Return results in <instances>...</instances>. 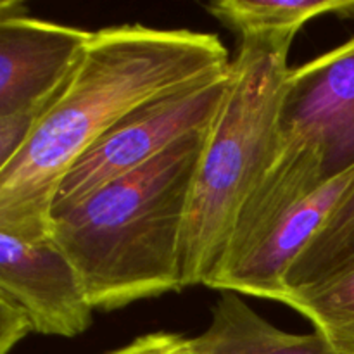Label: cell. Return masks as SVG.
<instances>
[{
  "mask_svg": "<svg viewBox=\"0 0 354 354\" xmlns=\"http://www.w3.org/2000/svg\"><path fill=\"white\" fill-rule=\"evenodd\" d=\"M351 266H354V185L290 266L286 277L287 296L318 286Z\"/></svg>",
  "mask_w": 354,
  "mask_h": 354,
  "instance_id": "obj_10",
  "label": "cell"
},
{
  "mask_svg": "<svg viewBox=\"0 0 354 354\" xmlns=\"http://www.w3.org/2000/svg\"><path fill=\"white\" fill-rule=\"evenodd\" d=\"M211 123L52 214V241L75 268L93 311L183 289V225Z\"/></svg>",
  "mask_w": 354,
  "mask_h": 354,
  "instance_id": "obj_2",
  "label": "cell"
},
{
  "mask_svg": "<svg viewBox=\"0 0 354 354\" xmlns=\"http://www.w3.org/2000/svg\"><path fill=\"white\" fill-rule=\"evenodd\" d=\"M294 37L241 38L227 93L207 130L190 190L180 252L183 289L206 286L214 275L239 211L275 154Z\"/></svg>",
  "mask_w": 354,
  "mask_h": 354,
  "instance_id": "obj_3",
  "label": "cell"
},
{
  "mask_svg": "<svg viewBox=\"0 0 354 354\" xmlns=\"http://www.w3.org/2000/svg\"><path fill=\"white\" fill-rule=\"evenodd\" d=\"M279 137L306 140L328 178L354 166V37L290 68L279 111Z\"/></svg>",
  "mask_w": 354,
  "mask_h": 354,
  "instance_id": "obj_5",
  "label": "cell"
},
{
  "mask_svg": "<svg viewBox=\"0 0 354 354\" xmlns=\"http://www.w3.org/2000/svg\"><path fill=\"white\" fill-rule=\"evenodd\" d=\"M185 354H334L318 332L292 334L256 313L241 294L220 290L209 327L187 339Z\"/></svg>",
  "mask_w": 354,
  "mask_h": 354,
  "instance_id": "obj_8",
  "label": "cell"
},
{
  "mask_svg": "<svg viewBox=\"0 0 354 354\" xmlns=\"http://www.w3.org/2000/svg\"><path fill=\"white\" fill-rule=\"evenodd\" d=\"M230 68L168 90L121 118L71 168L52 214L76 206L100 187L142 168L169 145L207 127L220 111Z\"/></svg>",
  "mask_w": 354,
  "mask_h": 354,
  "instance_id": "obj_4",
  "label": "cell"
},
{
  "mask_svg": "<svg viewBox=\"0 0 354 354\" xmlns=\"http://www.w3.org/2000/svg\"><path fill=\"white\" fill-rule=\"evenodd\" d=\"M283 304L306 317L334 354H354V266L310 289L290 292Z\"/></svg>",
  "mask_w": 354,
  "mask_h": 354,
  "instance_id": "obj_11",
  "label": "cell"
},
{
  "mask_svg": "<svg viewBox=\"0 0 354 354\" xmlns=\"http://www.w3.org/2000/svg\"><path fill=\"white\" fill-rule=\"evenodd\" d=\"M207 10L239 37L265 33L297 35L311 19L334 16L354 19V0H214Z\"/></svg>",
  "mask_w": 354,
  "mask_h": 354,
  "instance_id": "obj_9",
  "label": "cell"
},
{
  "mask_svg": "<svg viewBox=\"0 0 354 354\" xmlns=\"http://www.w3.org/2000/svg\"><path fill=\"white\" fill-rule=\"evenodd\" d=\"M230 64L214 33L138 23L93 31L68 82L0 169V232L52 241V204L86 151L140 104Z\"/></svg>",
  "mask_w": 354,
  "mask_h": 354,
  "instance_id": "obj_1",
  "label": "cell"
},
{
  "mask_svg": "<svg viewBox=\"0 0 354 354\" xmlns=\"http://www.w3.org/2000/svg\"><path fill=\"white\" fill-rule=\"evenodd\" d=\"M0 296L26 315L37 334L69 339L92 325L93 308L54 241L28 242L0 232Z\"/></svg>",
  "mask_w": 354,
  "mask_h": 354,
  "instance_id": "obj_7",
  "label": "cell"
},
{
  "mask_svg": "<svg viewBox=\"0 0 354 354\" xmlns=\"http://www.w3.org/2000/svg\"><path fill=\"white\" fill-rule=\"evenodd\" d=\"M187 339L169 332H154L106 354H185Z\"/></svg>",
  "mask_w": 354,
  "mask_h": 354,
  "instance_id": "obj_13",
  "label": "cell"
},
{
  "mask_svg": "<svg viewBox=\"0 0 354 354\" xmlns=\"http://www.w3.org/2000/svg\"><path fill=\"white\" fill-rule=\"evenodd\" d=\"M93 31L38 19L0 0V118L47 106L64 86Z\"/></svg>",
  "mask_w": 354,
  "mask_h": 354,
  "instance_id": "obj_6",
  "label": "cell"
},
{
  "mask_svg": "<svg viewBox=\"0 0 354 354\" xmlns=\"http://www.w3.org/2000/svg\"><path fill=\"white\" fill-rule=\"evenodd\" d=\"M41 111L44 107L10 118H0V169L16 154Z\"/></svg>",
  "mask_w": 354,
  "mask_h": 354,
  "instance_id": "obj_12",
  "label": "cell"
},
{
  "mask_svg": "<svg viewBox=\"0 0 354 354\" xmlns=\"http://www.w3.org/2000/svg\"><path fill=\"white\" fill-rule=\"evenodd\" d=\"M30 332L26 315L0 296V354H9Z\"/></svg>",
  "mask_w": 354,
  "mask_h": 354,
  "instance_id": "obj_14",
  "label": "cell"
}]
</instances>
